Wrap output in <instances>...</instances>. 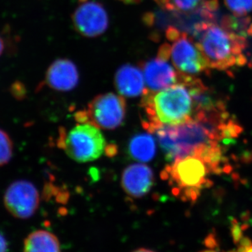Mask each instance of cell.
I'll list each match as a JSON object with an SVG mask.
<instances>
[{"label": "cell", "instance_id": "6da1fadb", "mask_svg": "<svg viewBox=\"0 0 252 252\" xmlns=\"http://www.w3.org/2000/svg\"><path fill=\"white\" fill-rule=\"evenodd\" d=\"M241 127L233 119L196 115L178 125L164 126L157 131L158 140L167 160L175 161L187 157L203 159L214 173L223 171V150L219 144L237 137Z\"/></svg>", "mask_w": 252, "mask_h": 252}, {"label": "cell", "instance_id": "7a4b0ae2", "mask_svg": "<svg viewBox=\"0 0 252 252\" xmlns=\"http://www.w3.org/2000/svg\"><path fill=\"white\" fill-rule=\"evenodd\" d=\"M142 125L149 132L164 126L178 125L193 116V99L187 84H177L158 91L146 89L141 100Z\"/></svg>", "mask_w": 252, "mask_h": 252}, {"label": "cell", "instance_id": "3957f363", "mask_svg": "<svg viewBox=\"0 0 252 252\" xmlns=\"http://www.w3.org/2000/svg\"><path fill=\"white\" fill-rule=\"evenodd\" d=\"M195 34L197 44L211 69L223 71L246 64L245 36L208 21L197 25Z\"/></svg>", "mask_w": 252, "mask_h": 252}, {"label": "cell", "instance_id": "277c9868", "mask_svg": "<svg viewBox=\"0 0 252 252\" xmlns=\"http://www.w3.org/2000/svg\"><path fill=\"white\" fill-rule=\"evenodd\" d=\"M211 173H213L211 167L203 159L187 157L167 165L161 177L171 186L174 195L184 201L195 202L202 190L212 185L209 180Z\"/></svg>", "mask_w": 252, "mask_h": 252}, {"label": "cell", "instance_id": "5b68a950", "mask_svg": "<svg viewBox=\"0 0 252 252\" xmlns=\"http://www.w3.org/2000/svg\"><path fill=\"white\" fill-rule=\"evenodd\" d=\"M58 145L66 154L79 162L93 161L107 152L105 139L98 127L81 124L66 132H60Z\"/></svg>", "mask_w": 252, "mask_h": 252}, {"label": "cell", "instance_id": "8992f818", "mask_svg": "<svg viewBox=\"0 0 252 252\" xmlns=\"http://www.w3.org/2000/svg\"><path fill=\"white\" fill-rule=\"evenodd\" d=\"M126 103L122 96L108 93L99 94L87 108L76 114L79 124H89L104 130H114L122 125L126 117Z\"/></svg>", "mask_w": 252, "mask_h": 252}, {"label": "cell", "instance_id": "52a82bcc", "mask_svg": "<svg viewBox=\"0 0 252 252\" xmlns=\"http://www.w3.org/2000/svg\"><path fill=\"white\" fill-rule=\"evenodd\" d=\"M170 59L176 69L182 74L195 77L210 72L211 68L196 41L185 32L181 33L170 46Z\"/></svg>", "mask_w": 252, "mask_h": 252}, {"label": "cell", "instance_id": "ba28073f", "mask_svg": "<svg viewBox=\"0 0 252 252\" xmlns=\"http://www.w3.org/2000/svg\"><path fill=\"white\" fill-rule=\"evenodd\" d=\"M72 18L76 31L86 37L100 36L109 26V16L105 8L95 0H79Z\"/></svg>", "mask_w": 252, "mask_h": 252}, {"label": "cell", "instance_id": "9c48e42d", "mask_svg": "<svg viewBox=\"0 0 252 252\" xmlns=\"http://www.w3.org/2000/svg\"><path fill=\"white\" fill-rule=\"evenodd\" d=\"M4 203L7 211L15 218H31L37 210L39 194L31 182L16 181L6 189Z\"/></svg>", "mask_w": 252, "mask_h": 252}, {"label": "cell", "instance_id": "30bf717a", "mask_svg": "<svg viewBox=\"0 0 252 252\" xmlns=\"http://www.w3.org/2000/svg\"><path fill=\"white\" fill-rule=\"evenodd\" d=\"M147 91H158L177 84H186L190 76L182 74L172 67L166 60L157 57L141 64Z\"/></svg>", "mask_w": 252, "mask_h": 252}, {"label": "cell", "instance_id": "8fae6325", "mask_svg": "<svg viewBox=\"0 0 252 252\" xmlns=\"http://www.w3.org/2000/svg\"><path fill=\"white\" fill-rule=\"evenodd\" d=\"M152 169L144 164H132L123 172V189L129 196L140 198L150 191L154 185Z\"/></svg>", "mask_w": 252, "mask_h": 252}, {"label": "cell", "instance_id": "7c38bea8", "mask_svg": "<svg viewBox=\"0 0 252 252\" xmlns=\"http://www.w3.org/2000/svg\"><path fill=\"white\" fill-rule=\"evenodd\" d=\"M79 79L76 64L70 60L60 59L50 65L46 72L45 83L54 90L69 91L77 86Z\"/></svg>", "mask_w": 252, "mask_h": 252}, {"label": "cell", "instance_id": "4fadbf2b", "mask_svg": "<svg viewBox=\"0 0 252 252\" xmlns=\"http://www.w3.org/2000/svg\"><path fill=\"white\" fill-rule=\"evenodd\" d=\"M144 77L141 68L130 64H126L119 67L114 83L119 94L123 96L134 97L143 94L145 92Z\"/></svg>", "mask_w": 252, "mask_h": 252}, {"label": "cell", "instance_id": "5bb4252c", "mask_svg": "<svg viewBox=\"0 0 252 252\" xmlns=\"http://www.w3.org/2000/svg\"><path fill=\"white\" fill-rule=\"evenodd\" d=\"M23 252H62L59 238L51 232L38 230L28 235Z\"/></svg>", "mask_w": 252, "mask_h": 252}, {"label": "cell", "instance_id": "9a60e30c", "mask_svg": "<svg viewBox=\"0 0 252 252\" xmlns=\"http://www.w3.org/2000/svg\"><path fill=\"white\" fill-rule=\"evenodd\" d=\"M128 152L134 160L143 162L150 161L155 157V140L147 133L134 136L129 142Z\"/></svg>", "mask_w": 252, "mask_h": 252}, {"label": "cell", "instance_id": "2e32d148", "mask_svg": "<svg viewBox=\"0 0 252 252\" xmlns=\"http://www.w3.org/2000/svg\"><path fill=\"white\" fill-rule=\"evenodd\" d=\"M205 0H169V9L167 11L190 13L200 9Z\"/></svg>", "mask_w": 252, "mask_h": 252}, {"label": "cell", "instance_id": "e0dca14e", "mask_svg": "<svg viewBox=\"0 0 252 252\" xmlns=\"http://www.w3.org/2000/svg\"><path fill=\"white\" fill-rule=\"evenodd\" d=\"M12 154V141L4 130L0 129V167L9 162Z\"/></svg>", "mask_w": 252, "mask_h": 252}, {"label": "cell", "instance_id": "ac0fdd59", "mask_svg": "<svg viewBox=\"0 0 252 252\" xmlns=\"http://www.w3.org/2000/svg\"><path fill=\"white\" fill-rule=\"evenodd\" d=\"M226 7L238 17L246 16L252 11V0H224Z\"/></svg>", "mask_w": 252, "mask_h": 252}, {"label": "cell", "instance_id": "d6986e66", "mask_svg": "<svg viewBox=\"0 0 252 252\" xmlns=\"http://www.w3.org/2000/svg\"><path fill=\"white\" fill-rule=\"evenodd\" d=\"M232 252H252V242L248 238L241 239L240 246L238 250Z\"/></svg>", "mask_w": 252, "mask_h": 252}, {"label": "cell", "instance_id": "ffe728a7", "mask_svg": "<svg viewBox=\"0 0 252 252\" xmlns=\"http://www.w3.org/2000/svg\"><path fill=\"white\" fill-rule=\"evenodd\" d=\"M8 243L4 235L0 233V252H7Z\"/></svg>", "mask_w": 252, "mask_h": 252}, {"label": "cell", "instance_id": "44dd1931", "mask_svg": "<svg viewBox=\"0 0 252 252\" xmlns=\"http://www.w3.org/2000/svg\"><path fill=\"white\" fill-rule=\"evenodd\" d=\"M4 50V43L3 41L2 38L0 36V56L2 54L3 51Z\"/></svg>", "mask_w": 252, "mask_h": 252}, {"label": "cell", "instance_id": "7402d4cb", "mask_svg": "<svg viewBox=\"0 0 252 252\" xmlns=\"http://www.w3.org/2000/svg\"><path fill=\"white\" fill-rule=\"evenodd\" d=\"M155 252L153 251V250H149V249L146 248H139L137 249V250H134L133 252Z\"/></svg>", "mask_w": 252, "mask_h": 252}, {"label": "cell", "instance_id": "603a6c76", "mask_svg": "<svg viewBox=\"0 0 252 252\" xmlns=\"http://www.w3.org/2000/svg\"><path fill=\"white\" fill-rule=\"evenodd\" d=\"M201 252H216L212 251V250H205V251H203Z\"/></svg>", "mask_w": 252, "mask_h": 252}]
</instances>
